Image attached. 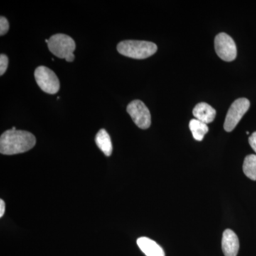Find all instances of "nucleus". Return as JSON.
Here are the masks:
<instances>
[{
	"instance_id": "1",
	"label": "nucleus",
	"mask_w": 256,
	"mask_h": 256,
	"mask_svg": "<svg viewBox=\"0 0 256 256\" xmlns=\"http://www.w3.org/2000/svg\"><path fill=\"white\" fill-rule=\"evenodd\" d=\"M36 138L24 130H8L0 138V152L6 156L26 152L36 144Z\"/></svg>"
},
{
	"instance_id": "2",
	"label": "nucleus",
	"mask_w": 256,
	"mask_h": 256,
	"mask_svg": "<svg viewBox=\"0 0 256 256\" xmlns=\"http://www.w3.org/2000/svg\"><path fill=\"white\" fill-rule=\"evenodd\" d=\"M120 54L136 60H144L156 53L158 46L153 42L126 40L120 42L117 46Z\"/></svg>"
},
{
	"instance_id": "3",
	"label": "nucleus",
	"mask_w": 256,
	"mask_h": 256,
	"mask_svg": "<svg viewBox=\"0 0 256 256\" xmlns=\"http://www.w3.org/2000/svg\"><path fill=\"white\" fill-rule=\"evenodd\" d=\"M47 44L53 54L65 60L73 55L76 50V43L73 38L64 34H56L50 36Z\"/></svg>"
},
{
	"instance_id": "4",
	"label": "nucleus",
	"mask_w": 256,
	"mask_h": 256,
	"mask_svg": "<svg viewBox=\"0 0 256 256\" xmlns=\"http://www.w3.org/2000/svg\"><path fill=\"white\" fill-rule=\"evenodd\" d=\"M34 77L37 84L44 92L52 95L60 90V82L58 77L53 70L44 66L37 67Z\"/></svg>"
},
{
	"instance_id": "5",
	"label": "nucleus",
	"mask_w": 256,
	"mask_h": 256,
	"mask_svg": "<svg viewBox=\"0 0 256 256\" xmlns=\"http://www.w3.org/2000/svg\"><path fill=\"white\" fill-rule=\"evenodd\" d=\"M250 101L247 98H238L234 101L228 109L226 116L224 128L226 132H232L234 128L240 122L242 116L250 108Z\"/></svg>"
},
{
	"instance_id": "6",
	"label": "nucleus",
	"mask_w": 256,
	"mask_h": 256,
	"mask_svg": "<svg viewBox=\"0 0 256 256\" xmlns=\"http://www.w3.org/2000/svg\"><path fill=\"white\" fill-rule=\"evenodd\" d=\"M127 112L138 128L146 130L150 127V112L142 101L134 100L130 102Z\"/></svg>"
},
{
	"instance_id": "7",
	"label": "nucleus",
	"mask_w": 256,
	"mask_h": 256,
	"mask_svg": "<svg viewBox=\"0 0 256 256\" xmlns=\"http://www.w3.org/2000/svg\"><path fill=\"white\" fill-rule=\"evenodd\" d=\"M216 52L225 62H232L237 56V48L233 38L226 33H220L214 40Z\"/></svg>"
},
{
	"instance_id": "8",
	"label": "nucleus",
	"mask_w": 256,
	"mask_h": 256,
	"mask_svg": "<svg viewBox=\"0 0 256 256\" xmlns=\"http://www.w3.org/2000/svg\"><path fill=\"white\" fill-rule=\"evenodd\" d=\"M222 250L225 256H236L239 250V240L230 229L224 230L222 236Z\"/></svg>"
},
{
	"instance_id": "9",
	"label": "nucleus",
	"mask_w": 256,
	"mask_h": 256,
	"mask_svg": "<svg viewBox=\"0 0 256 256\" xmlns=\"http://www.w3.org/2000/svg\"><path fill=\"white\" fill-rule=\"evenodd\" d=\"M216 110L206 102H200L195 106L193 114L196 119L205 124H210L214 120Z\"/></svg>"
},
{
	"instance_id": "10",
	"label": "nucleus",
	"mask_w": 256,
	"mask_h": 256,
	"mask_svg": "<svg viewBox=\"0 0 256 256\" xmlns=\"http://www.w3.org/2000/svg\"><path fill=\"white\" fill-rule=\"evenodd\" d=\"M137 244L146 256H165L162 248L150 238L140 237L138 239Z\"/></svg>"
},
{
	"instance_id": "11",
	"label": "nucleus",
	"mask_w": 256,
	"mask_h": 256,
	"mask_svg": "<svg viewBox=\"0 0 256 256\" xmlns=\"http://www.w3.org/2000/svg\"><path fill=\"white\" fill-rule=\"evenodd\" d=\"M96 144L98 146L106 156H109L112 154V144L108 133L105 129H101L96 136Z\"/></svg>"
},
{
	"instance_id": "12",
	"label": "nucleus",
	"mask_w": 256,
	"mask_h": 256,
	"mask_svg": "<svg viewBox=\"0 0 256 256\" xmlns=\"http://www.w3.org/2000/svg\"><path fill=\"white\" fill-rule=\"evenodd\" d=\"M190 129L193 137L197 141L203 140L205 134L208 132L207 124H204L196 118L192 119L190 122Z\"/></svg>"
},
{
	"instance_id": "13",
	"label": "nucleus",
	"mask_w": 256,
	"mask_h": 256,
	"mask_svg": "<svg viewBox=\"0 0 256 256\" xmlns=\"http://www.w3.org/2000/svg\"><path fill=\"white\" fill-rule=\"evenodd\" d=\"M244 174L249 178L256 181V156L250 154L245 158L242 164Z\"/></svg>"
},
{
	"instance_id": "14",
	"label": "nucleus",
	"mask_w": 256,
	"mask_h": 256,
	"mask_svg": "<svg viewBox=\"0 0 256 256\" xmlns=\"http://www.w3.org/2000/svg\"><path fill=\"white\" fill-rule=\"evenodd\" d=\"M9 58L5 54L0 55V75L2 76L8 69Z\"/></svg>"
},
{
	"instance_id": "15",
	"label": "nucleus",
	"mask_w": 256,
	"mask_h": 256,
	"mask_svg": "<svg viewBox=\"0 0 256 256\" xmlns=\"http://www.w3.org/2000/svg\"><path fill=\"white\" fill-rule=\"evenodd\" d=\"M10 24L8 20L4 16H1L0 18V35L1 36L4 35L8 32Z\"/></svg>"
},
{
	"instance_id": "16",
	"label": "nucleus",
	"mask_w": 256,
	"mask_h": 256,
	"mask_svg": "<svg viewBox=\"0 0 256 256\" xmlns=\"http://www.w3.org/2000/svg\"><path fill=\"white\" fill-rule=\"evenodd\" d=\"M249 144L256 152V132L252 133L248 139Z\"/></svg>"
},
{
	"instance_id": "17",
	"label": "nucleus",
	"mask_w": 256,
	"mask_h": 256,
	"mask_svg": "<svg viewBox=\"0 0 256 256\" xmlns=\"http://www.w3.org/2000/svg\"><path fill=\"white\" fill-rule=\"evenodd\" d=\"M5 212V203L2 200H0V217H2Z\"/></svg>"
}]
</instances>
